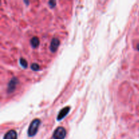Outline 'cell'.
<instances>
[{
  "mask_svg": "<svg viewBox=\"0 0 139 139\" xmlns=\"http://www.w3.org/2000/svg\"><path fill=\"white\" fill-rule=\"evenodd\" d=\"M4 139H17V133L14 130H9L5 134Z\"/></svg>",
  "mask_w": 139,
  "mask_h": 139,
  "instance_id": "6",
  "label": "cell"
},
{
  "mask_svg": "<svg viewBox=\"0 0 139 139\" xmlns=\"http://www.w3.org/2000/svg\"><path fill=\"white\" fill-rule=\"evenodd\" d=\"M20 65L23 67V68H26L27 67V65H28V63H27V62L26 61L25 58H21L20 59Z\"/></svg>",
  "mask_w": 139,
  "mask_h": 139,
  "instance_id": "8",
  "label": "cell"
},
{
  "mask_svg": "<svg viewBox=\"0 0 139 139\" xmlns=\"http://www.w3.org/2000/svg\"><path fill=\"white\" fill-rule=\"evenodd\" d=\"M137 49L138 50H139V44H138V46H137Z\"/></svg>",
  "mask_w": 139,
  "mask_h": 139,
  "instance_id": "11",
  "label": "cell"
},
{
  "mask_svg": "<svg viewBox=\"0 0 139 139\" xmlns=\"http://www.w3.org/2000/svg\"><path fill=\"white\" fill-rule=\"evenodd\" d=\"M18 83V80L17 78H13L11 79L10 82H9L8 85V93H12L15 89H16V85Z\"/></svg>",
  "mask_w": 139,
  "mask_h": 139,
  "instance_id": "3",
  "label": "cell"
},
{
  "mask_svg": "<svg viewBox=\"0 0 139 139\" xmlns=\"http://www.w3.org/2000/svg\"><path fill=\"white\" fill-rule=\"evenodd\" d=\"M69 111H70V107H64L63 109H61L60 112L58 113V116H57V120L60 121V120H62L69 113Z\"/></svg>",
  "mask_w": 139,
  "mask_h": 139,
  "instance_id": "4",
  "label": "cell"
},
{
  "mask_svg": "<svg viewBox=\"0 0 139 139\" xmlns=\"http://www.w3.org/2000/svg\"><path fill=\"white\" fill-rule=\"evenodd\" d=\"M59 45H60L59 40L57 38H53L51 43H50V49L51 52H54L57 51Z\"/></svg>",
  "mask_w": 139,
  "mask_h": 139,
  "instance_id": "5",
  "label": "cell"
},
{
  "mask_svg": "<svg viewBox=\"0 0 139 139\" xmlns=\"http://www.w3.org/2000/svg\"><path fill=\"white\" fill-rule=\"evenodd\" d=\"M48 4H49L50 7V8H54L55 5H56V2H54V1H50L49 2H48Z\"/></svg>",
  "mask_w": 139,
  "mask_h": 139,
  "instance_id": "10",
  "label": "cell"
},
{
  "mask_svg": "<svg viewBox=\"0 0 139 139\" xmlns=\"http://www.w3.org/2000/svg\"><path fill=\"white\" fill-rule=\"evenodd\" d=\"M39 44V39L37 37H32L31 39V45L33 48H36L37 47H38Z\"/></svg>",
  "mask_w": 139,
  "mask_h": 139,
  "instance_id": "7",
  "label": "cell"
},
{
  "mask_svg": "<svg viewBox=\"0 0 139 139\" xmlns=\"http://www.w3.org/2000/svg\"><path fill=\"white\" fill-rule=\"evenodd\" d=\"M31 69H33V71H37V70H39V65H37V63H33L31 65Z\"/></svg>",
  "mask_w": 139,
  "mask_h": 139,
  "instance_id": "9",
  "label": "cell"
},
{
  "mask_svg": "<svg viewBox=\"0 0 139 139\" xmlns=\"http://www.w3.org/2000/svg\"><path fill=\"white\" fill-rule=\"evenodd\" d=\"M40 123L41 121L39 119H35L33 122H31L28 129L29 136L31 137V136H35V134H37Z\"/></svg>",
  "mask_w": 139,
  "mask_h": 139,
  "instance_id": "1",
  "label": "cell"
},
{
  "mask_svg": "<svg viewBox=\"0 0 139 139\" xmlns=\"http://www.w3.org/2000/svg\"><path fill=\"white\" fill-rule=\"evenodd\" d=\"M67 132L66 130L63 127H58L55 130L54 134H53V138L54 139H64L65 138Z\"/></svg>",
  "mask_w": 139,
  "mask_h": 139,
  "instance_id": "2",
  "label": "cell"
}]
</instances>
